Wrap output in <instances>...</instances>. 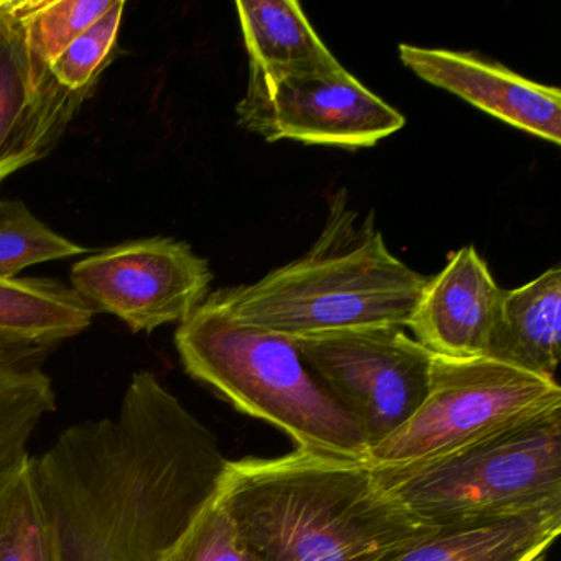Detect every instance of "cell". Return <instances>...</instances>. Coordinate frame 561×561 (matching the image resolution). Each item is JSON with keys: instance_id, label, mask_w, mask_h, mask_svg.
<instances>
[{"instance_id": "cell-1", "label": "cell", "mask_w": 561, "mask_h": 561, "mask_svg": "<svg viewBox=\"0 0 561 561\" xmlns=\"http://www.w3.org/2000/svg\"><path fill=\"white\" fill-rule=\"evenodd\" d=\"M216 436L150 370L114 415L35 459L58 561H163L228 468Z\"/></svg>"}, {"instance_id": "cell-3", "label": "cell", "mask_w": 561, "mask_h": 561, "mask_svg": "<svg viewBox=\"0 0 561 561\" xmlns=\"http://www.w3.org/2000/svg\"><path fill=\"white\" fill-rule=\"evenodd\" d=\"M310 251L261 280L209 294L238 323L300 340L360 328H407L426 277L390 252L374 213L334 193Z\"/></svg>"}, {"instance_id": "cell-13", "label": "cell", "mask_w": 561, "mask_h": 561, "mask_svg": "<svg viewBox=\"0 0 561 561\" xmlns=\"http://www.w3.org/2000/svg\"><path fill=\"white\" fill-rule=\"evenodd\" d=\"M561 531V507L443 525L380 561H543Z\"/></svg>"}, {"instance_id": "cell-6", "label": "cell", "mask_w": 561, "mask_h": 561, "mask_svg": "<svg viewBox=\"0 0 561 561\" xmlns=\"http://www.w3.org/2000/svg\"><path fill=\"white\" fill-rule=\"evenodd\" d=\"M553 410H561L557 379L491 357L433 354L422 405L367 451L366 462L373 468L422 465Z\"/></svg>"}, {"instance_id": "cell-7", "label": "cell", "mask_w": 561, "mask_h": 561, "mask_svg": "<svg viewBox=\"0 0 561 561\" xmlns=\"http://www.w3.org/2000/svg\"><path fill=\"white\" fill-rule=\"evenodd\" d=\"M297 343L311 374L359 425L369 449L397 432L428 392L433 353L403 328L334 331Z\"/></svg>"}, {"instance_id": "cell-15", "label": "cell", "mask_w": 561, "mask_h": 561, "mask_svg": "<svg viewBox=\"0 0 561 561\" xmlns=\"http://www.w3.org/2000/svg\"><path fill=\"white\" fill-rule=\"evenodd\" d=\"M236 9L249 73L274 77L340 67L295 0H241Z\"/></svg>"}, {"instance_id": "cell-10", "label": "cell", "mask_w": 561, "mask_h": 561, "mask_svg": "<svg viewBox=\"0 0 561 561\" xmlns=\"http://www.w3.org/2000/svg\"><path fill=\"white\" fill-rule=\"evenodd\" d=\"M93 90L61 87L28 45L11 0H0V185L55 149Z\"/></svg>"}, {"instance_id": "cell-14", "label": "cell", "mask_w": 561, "mask_h": 561, "mask_svg": "<svg viewBox=\"0 0 561 561\" xmlns=\"http://www.w3.org/2000/svg\"><path fill=\"white\" fill-rule=\"evenodd\" d=\"M560 265L505 290L488 356L537 376L554 379L561 350Z\"/></svg>"}, {"instance_id": "cell-2", "label": "cell", "mask_w": 561, "mask_h": 561, "mask_svg": "<svg viewBox=\"0 0 561 561\" xmlns=\"http://www.w3.org/2000/svg\"><path fill=\"white\" fill-rule=\"evenodd\" d=\"M218 495L259 561H380L435 528L366 461L301 448L229 461Z\"/></svg>"}, {"instance_id": "cell-5", "label": "cell", "mask_w": 561, "mask_h": 561, "mask_svg": "<svg viewBox=\"0 0 561 561\" xmlns=\"http://www.w3.org/2000/svg\"><path fill=\"white\" fill-rule=\"evenodd\" d=\"M373 469L405 511L433 527L561 507V410L422 465Z\"/></svg>"}, {"instance_id": "cell-12", "label": "cell", "mask_w": 561, "mask_h": 561, "mask_svg": "<svg viewBox=\"0 0 561 561\" xmlns=\"http://www.w3.org/2000/svg\"><path fill=\"white\" fill-rule=\"evenodd\" d=\"M504 291L472 245L459 249L426 278L407 328L430 353L468 359L488 356Z\"/></svg>"}, {"instance_id": "cell-18", "label": "cell", "mask_w": 561, "mask_h": 561, "mask_svg": "<svg viewBox=\"0 0 561 561\" xmlns=\"http://www.w3.org/2000/svg\"><path fill=\"white\" fill-rule=\"evenodd\" d=\"M54 409V386L41 366L0 364V472L28 455L32 433Z\"/></svg>"}, {"instance_id": "cell-4", "label": "cell", "mask_w": 561, "mask_h": 561, "mask_svg": "<svg viewBox=\"0 0 561 561\" xmlns=\"http://www.w3.org/2000/svg\"><path fill=\"white\" fill-rule=\"evenodd\" d=\"M175 346L193 379L297 448L366 461L364 433L311 374L297 340L238 323L208 294L180 323Z\"/></svg>"}, {"instance_id": "cell-20", "label": "cell", "mask_w": 561, "mask_h": 561, "mask_svg": "<svg viewBox=\"0 0 561 561\" xmlns=\"http://www.w3.org/2000/svg\"><path fill=\"white\" fill-rule=\"evenodd\" d=\"M114 4L116 0H11V11L34 54L50 67Z\"/></svg>"}, {"instance_id": "cell-21", "label": "cell", "mask_w": 561, "mask_h": 561, "mask_svg": "<svg viewBox=\"0 0 561 561\" xmlns=\"http://www.w3.org/2000/svg\"><path fill=\"white\" fill-rule=\"evenodd\" d=\"M163 561H259L218 491L199 508Z\"/></svg>"}, {"instance_id": "cell-9", "label": "cell", "mask_w": 561, "mask_h": 561, "mask_svg": "<svg viewBox=\"0 0 561 561\" xmlns=\"http://www.w3.org/2000/svg\"><path fill=\"white\" fill-rule=\"evenodd\" d=\"M71 288L134 333L182 323L208 297L213 272L192 245L173 238L124 242L71 267Z\"/></svg>"}, {"instance_id": "cell-23", "label": "cell", "mask_w": 561, "mask_h": 561, "mask_svg": "<svg viewBox=\"0 0 561 561\" xmlns=\"http://www.w3.org/2000/svg\"><path fill=\"white\" fill-rule=\"evenodd\" d=\"M47 346L0 336V364L4 366H41Z\"/></svg>"}, {"instance_id": "cell-17", "label": "cell", "mask_w": 561, "mask_h": 561, "mask_svg": "<svg viewBox=\"0 0 561 561\" xmlns=\"http://www.w3.org/2000/svg\"><path fill=\"white\" fill-rule=\"evenodd\" d=\"M0 561H58L35 459L0 472Z\"/></svg>"}, {"instance_id": "cell-16", "label": "cell", "mask_w": 561, "mask_h": 561, "mask_svg": "<svg viewBox=\"0 0 561 561\" xmlns=\"http://www.w3.org/2000/svg\"><path fill=\"white\" fill-rule=\"evenodd\" d=\"M94 313L64 282L21 277L0 280V336L51 347L87 331Z\"/></svg>"}, {"instance_id": "cell-11", "label": "cell", "mask_w": 561, "mask_h": 561, "mask_svg": "<svg viewBox=\"0 0 561 561\" xmlns=\"http://www.w3.org/2000/svg\"><path fill=\"white\" fill-rule=\"evenodd\" d=\"M402 64L433 87L530 136L561 144V91L466 51L399 45Z\"/></svg>"}, {"instance_id": "cell-19", "label": "cell", "mask_w": 561, "mask_h": 561, "mask_svg": "<svg viewBox=\"0 0 561 561\" xmlns=\"http://www.w3.org/2000/svg\"><path fill=\"white\" fill-rule=\"evenodd\" d=\"M88 251L48 228L24 203L0 199V280H12L25 268Z\"/></svg>"}, {"instance_id": "cell-22", "label": "cell", "mask_w": 561, "mask_h": 561, "mask_svg": "<svg viewBox=\"0 0 561 561\" xmlns=\"http://www.w3.org/2000/svg\"><path fill=\"white\" fill-rule=\"evenodd\" d=\"M126 2L116 4L75 38L50 65L55 80L70 91L94 88L98 78L110 64L119 37Z\"/></svg>"}, {"instance_id": "cell-8", "label": "cell", "mask_w": 561, "mask_h": 561, "mask_svg": "<svg viewBox=\"0 0 561 561\" xmlns=\"http://www.w3.org/2000/svg\"><path fill=\"white\" fill-rule=\"evenodd\" d=\"M242 129L267 142L364 149L405 126V117L360 84L343 67L300 73H249L239 101Z\"/></svg>"}]
</instances>
